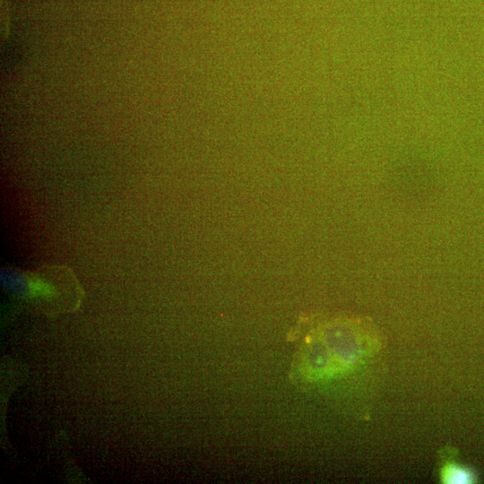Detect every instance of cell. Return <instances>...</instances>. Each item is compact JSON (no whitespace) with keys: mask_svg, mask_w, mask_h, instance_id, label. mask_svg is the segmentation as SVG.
<instances>
[{"mask_svg":"<svg viewBox=\"0 0 484 484\" xmlns=\"http://www.w3.org/2000/svg\"><path fill=\"white\" fill-rule=\"evenodd\" d=\"M443 480L446 483H472L475 481L474 473L468 468L451 464L443 471Z\"/></svg>","mask_w":484,"mask_h":484,"instance_id":"6da1fadb","label":"cell"}]
</instances>
